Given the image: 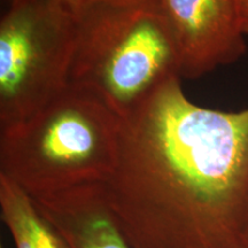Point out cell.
Wrapping results in <instances>:
<instances>
[{"mask_svg": "<svg viewBox=\"0 0 248 248\" xmlns=\"http://www.w3.org/2000/svg\"><path fill=\"white\" fill-rule=\"evenodd\" d=\"M32 200L70 248H132L110 212L102 183Z\"/></svg>", "mask_w": 248, "mask_h": 248, "instance_id": "cell-6", "label": "cell"}, {"mask_svg": "<svg viewBox=\"0 0 248 248\" xmlns=\"http://www.w3.org/2000/svg\"><path fill=\"white\" fill-rule=\"evenodd\" d=\"M4 1V0H2ZM59 2L67 6L68 8L71 9L74 13L82 11V9L92 7L95 5L101 4H108V2H116V1H123V0H58Z\"/></svg>", "mask_w": 248, "mask_h": 248, "instance_id": "cell-8", "label": "cell"}, {"mask_svg": "<svg viewBox=\"0 0 248 248\" xmlns=\"http://www.w3.org/2000/svg\"><path fill=\"white\" fill-rule=\"evenodd\" d=\"M181 58L182 78H200L246 52L243 0H157Z\"/></svg>", "mask_w": 248, "mask_h": 248, "instance_id": "cell-5", "label": "cell"}, {"mask_svg": "<svg viewBox=\"0 0 248 248\" xmlns=\"http://www.w3.org/2000/svg\"><path fill=\"white\" fill-rule=\"evenodd\" d=\"M122 119L69 85L35 114L0 130V175L32 199L102 183L115 161Z\"/></svg>", "mask_w": 248, "mask_h": 248, "instance_id": "cell-3", "label": "cell"}, {"mask_svg": "<svg viewBox=\"0 0 248 248\" xmlns=\"http://www.w3.org/2000/svg\"><path fill=\"white\" fill-rule=\"evenodd\" d=\"M0 248H4V247H2V246H1V247H0Z\"/></svg>", "mask_w": 248, "mask_h": 248, "instance_id": "cell-10", "label": "cell"}, {"mask_svg": "<svg viewBox=\"0 0 248 248\" xmlns=\"http://www.w3.org/2000/svg\"><path fill=\"white\" fill-rule=\"evenodd\" d=\"M0 215L16 248H70L32 198L1 175Z\"/></svg>", "mask_w": 248, "mask_h": 248, "instance_id": "cell-7", "label": "cell"}, {"mask_svg": "<svg viewBox=\"0 0 248 248\" xmlns=\"http://www.w3.org/2000/svg\"><path fill=\"white\" fill-rule=\"evenodd\" d=\"M181 79L122 119L107 203L132 248H248V108L195 105Z\"/></svg>", "mask_w": 248, "mask_h": 248, "instance_id": "cell-1", "label": "cell"}, {"mask_svg": "<svg viewBox=\"0 0 248 248\" xmlns=\"http://www.w3.org/2000/svg\"><path fill=\"white\" fill-rule=\"evenodd\" d=\"M0 16V130L69 86L76 14L58 0H4Z\"/></svg>", "mask_w": 248, "mask_h": 248, "instance_id": "cell-4", "label": "cell"}, {"mask_svg": "<svg viewBox=\"0 0 248 248\" xmlns=\"http://www.w3.org/2000/svg\"><path fill=\"white\" fill-rule=\"evenodd\" d=\"M69 85L121 119L182 78L181 58L157 0H123L77 12Z\"/></svg>", "mask_w": 248, "mask_h": 248, "instance_id": "cell-2", "label": "cell"}, {"mask_svg": "<svg viewBox=\"0 0 248 248\" xmlns=\"http://www.w3.org/2000/svg\"><path fill=\"white\" fill-rule=\"evenodd\" d=\"M241 20L245 35H248V0H243L241 4Z\"/></svg>", "mask_w": 248, "mask_h": 248, "instance_id": "cell-9", "label": "cell"}]
</instances>
